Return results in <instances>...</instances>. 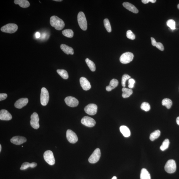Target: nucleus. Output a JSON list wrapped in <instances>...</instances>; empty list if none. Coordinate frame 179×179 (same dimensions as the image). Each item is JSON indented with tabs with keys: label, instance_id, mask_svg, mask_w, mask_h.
<instances>
[{
	"label": "nucleus",
	"instance_id": "f257e3e1",
	"mask_svg": "<svg viewBox=\"0 0 179 179\" xmlns=\"http://www.w3.org/2000/svg\"><path fill=\"white\" fill-rule=\"evenodd\" d=\"M50 23L51 26L58 30H61L65 26V23L63 20L56 16H53L51 17Z\"/></svg>",
	"mask_w": 179,
	"mask_h": 179
},
{
	"label": "nucleus",
	"instance_id": "f03ea898",
	"mask_svg": "<svg viewBox=\"0 0 179 179\" xmlns=\"http://www.w3.org/2000/svg\"><path fill=\"white\" fill-rule=\"evenodd\" d=\"M78 23L80 27L83 31L87 29V24L85 15L83 12H80L78 16Z\"/></svg>",
	"mask_w": 179,
	"mask_h": 179
},
{
	"label": "nucleus",
	"instance_id": "7ed1b4c3",
	"mask_svg": "<svg viewBox=\"0 0 179 179\" xmlns=\"http://www.w3.org/2000/svg\"><path fill=\"white\" fill-rule=\"evenodd\" d=\"M18 29V27L16 24L14 23H9L2 27L1 29L2 32L12 34L16 32Z\"/></svg>",
	"mask_w": 179,
	"mask_h": 179
},
{
	"label": "nucleus",
	"instance_id": "20e7f679",
	"mask_svg": "<svg viewBox=\"0 0 179 179\" xmlns=\"http://www.w3.org/2000/svg\"><path fill=\"white\" fill-rule=\"evenodd\" d=\"M49 99V92L46 88H42L41 89L40 100L42 106H46L48 104Z\"/></svg>",
	"mask_w": 179,
	"mask_h": 179
},
{
	"label": "nucleus",
	"instance_id": "39448f33",
	"mask_svg": "<svg viewBox=\"0 0 179 179\" xmlns=\"http://www.w3.org/2000/svg\"><path fill=\"white\" fill-rule=\"evenodd\" d=\"M176 166L175 160H170L166 164L165 169L166 172L169 173H175L176 170Z\"/></svg>",
	"mask_w": 179,
	"mask_h": 179
},
{
	"label": "nucleus",
	"instance_id": "423d86ee",
	"mask_svg": "<svg viewBox=\"0 0 179 179\" xmlns=\"http://www.w3.org/2000/svg\"><path fill=\"white\" fill-rule=\"evenodd\" d=\"M44 160L49 165H53L55 163L53 153L50 150L45 152L44 154Z\"/></svg>",
	"mask_w": 179,
	"mask_h": 179
},
{
	"label": "nucleus",
	"instance_id": "0eeeda50",
	"mask_svg": "<svg viewBox=\"0 0 179 179\" xmlns=\"http://www.w3.org/2000/svg\"><path fill=\"white\" fill-rule=\"evenodd\" d=\"M134 58L133 54L130 52H127L121 55L120 61L123 64H127L132 61Z\"/></svg>",
	"mask_w": 179,
	"mask_h": 179
},
{
	"label": "nucleus",
	"instance_id": "6e6552de",
	"mask_svg": "<svg viewBox=\"0 0 179 179\" xmlns=\"http://www.w3.org/2000/svg\"><path fill=\"white\" fill-rule=\"evenodd\" d=\"M101 156V151L99 148H97L92 154L88 159L89 163H94L99 161Z\"/></svg>",
	"mask_w": 179,
	"mask_h": 179
},
{
	"label": "nucleus",
	"instance_id": "1a4fd4ad",
	"mask_svg": "<svg viewBox=\"0 0 179 179\" xmlns=\"http://www.w3.org/2000/svg\"><path fill=\"white\" fill-rule=\"evenodd\" d=\"M98 107L96 104H88L84 108L85 112L90 115H95L97 111Z\"/></svg>",
	"mask_w": 179,
	"mask_h": 179
},
{
	"label": "nucleus",
	"instance_id": "9d476101",
	"mask_svg": "<svg viewBox=\"0 0 179 179\" xmlns=\"http://www.w3.org/2000/svg\"><path fill=\"white\" fill-rule=\"evenodd\" d=\"M31 120L30 123L32 128L35 129H37L39 128V118L38 114L36 113H34L32 114L31 116Z\"/></svg>",
	"mask_w": 179,
	"mask_h": 179
},
{
	"label": "nucleus",
	"instance_id": "9b49d317",
	"mask_svg": "<svg viewBox=\"0 0 179 179\" xmlns=\"http://www.w3.org/2000/svg\"><path fill=\"white\" fill-rule=\"evenodd\" d=\"M66 136L68 141L71 143H75L78 140V137L76 133L70 129L67 130Z\"/></svg>",
	"mask_w": 179,
	"mask_h": 179
},
{
	"label": "nucleus",
	"instance_id": "f8f14e48",
	"mask_svg": "<svg viewBox=\"0 0 179 179\" xmlns=\"http://www.w3.org/2000/svg\"><path fill=\"white\" fill-rule=\"evenodd\" d=\"M81 123L83 125L89 127H93L96 123L94 119L88 116H85L82 119Z\"/></svg>",
	"mask_w": 179,
	"mask_h": 179
},
{
	"label": "nucleus",
	"instance_id": "ddd939ff",
	"mask_svg": "<svg viewBox=\"0 0 179 179\" xmlns=\"http://www.w3.org/2000/svg\"><path fill=\"white\" fill-rule=\"evenodd\" d=\"M64 101L67 105L71 107H76L79 104V101L78 99L71 96L67 97L65 99Z\"/></svg>",
	"mask_w": 179,
	"mask_h": 179
},
{
	"label": "nucleus",
	"instance_id": "4468645a",
	"mask_svg": "<svg viewBox=\"0 0 179 179\" xmlns=\"http://www.w3.org/2000/svg\"><path fill=\"white\" fill-rule=\"evenodd\" d=\"M11 142L16 145H20L26 142V138L24 137L21 136H16L13 137L11 140Z\"/></svg>",
	"mask_w": 179,
	"mask_h": 179
},
{
	"label": "nucleus",
	"instance_id": "2eb2a0df",
	"mask_svg": "<svg viewBox=\"0 0 179 179\" xmlns=\"http://www.w3.org/2000/svg\"><path fill=\"white\" fill-rule=\"evenodd\" d=\"M80 82L82 88L84 90H88L91 88L90 83L88 80L84 77H81L80 79Z\"/></svg>",
	"mask_w": 179,
	"mask_h": 179
},
{
	"label": "nucleus",
	"instance_id": "dca6fc26",
	"mask_svg": "<svg viewBox=\"0 0 179 179\" xmlns=\"http://www.w3.org/2000/svg\"><path fill=\"white\" fill-rule=\"evenodd\" d=\"M12 118L11 114L6 109H2L0 111V119L3 121H10Z\"/></svg>",
	"mask_w": 179,
	"mask_h": 179
},
{
	"label": "nucleus",
	"instance_id": "f3484780",
	"mask_svg": "<svg viewBox=\"0 0 179 179\" xmlns=\"http://www.w3.org/2000/svg\"><path fill=\"white\" fill-rule=\"evenodd\" d=\"M28 102V99L27 98H22L16 101L14 104L15 106L17 109H20L26 106Z\"/></svg>",
	"mask_w": 179,
	"mask_h": 179
},
{
	"label": "nucleus",
	"instance_id": "a211bd4d",
	"mask_svg": "<svg viewBox=\"0 0 179 179\" xmlns=\"http://www.w3.org/2000/svg\"><path fill=\"white\" fill-rule=\"evenodd\" d=\"M123 6L125 8L127 9L128 11L132 12L134 13H138V11L137 8L133 5L128 2H124Z\"/></svg>",
	"mask_w": 179,
	"mask_h": 179
},
{
	"label": "nucleus",
	"instance_id": "6ab92c4d",
	"mask_svg": "<svg viewBox=\"0 0 179 179\" xmlns=\"http://www.w3.org/2000/svg\"><path fill=\"white\" fill-rule=\"evenodd\" d=\"M61 48L62 50L67 54L73 55L74 54L73 49L65 44H61Z\"/></svg>",
	"mask_w": 179,
	"mask_h": 179
},
{
	"label": "nucleus",
	"instance_id": "aec40b11",
	"mask_svg": "<svg viewBox=\"0 0 179 179\" xmlns=\"http://www.w3.org/2000/svg\"><path fill=\"white\" fill-rule=\"evenodd\" d=\"M118 84V81L115 79H113L111 81L109 85L106 86V90L107 91H111L112 90L116 88Z\"/></svg>",
	"mask_w": 179,
	"mask_h": 179
},
{
	"label": "nucleus",
	"instance_id": "412c9836",
	"mask_svg": "<svg viewBox=\"0 0 179 179\" xmlns=\"http://www.w3.org/2000/svg\"><path fill=\"white\" fill-rule=\"evenodd\" d=\"M14 3L18 4L22 8H26L30 6L29 2L27 0H15Z\"/></svg>",
	"mask_w": 179,
	"mask_h": 179
},
{
	"label": "nucleus",
	"instance_id": "4be33fe9",
	"mask_svg": "<svg viewBox=\"0 0 179 179\" xmlns=\"http://www.w3.org/2000/svg\"><path fill=\"white\" fill-rule=\"evenodd\" d=\"M120 130L124 137H128L130 136L131 134L130 131L127 127L123 125L120 127Z\"/></svg>",
	"mask_w": 179,
	"mask_h": 179
},
{
	"label": "nucleus",
	"instance_id": "5701e85b",
	"mask_svg": "<svg viewBox=\"0 0 179 179\" xmlns=\"http://www.w3.org/2000/svg\"><path fill=\"white\" fill-rule=\"evenodd\" d=\"M140 179H151L150 173L145 168L142 169L140 174Z\"/></svg>",
	"mask_w": 179,
	"mask_h": 179
},
{
	"label": "nucleus",
	"instance_id": "b1692460",
	"mask_svg": "<svg viewBox=\"0 0 179 179\" xmlns=\"http://www.w3.org/2000/svg\"><path fill=\"white\" fill-rule=\"evenodd\" d=\"M123 92L122 96L123 98H126L129 97L133 93L132 90L125 88H123L122 90Z\"/></svg>",
	"mask_w": 179,
	"mask_h": 179
},
{
	"label": "nucleus",
	"instance_id": "393cba45",
	"mask_svg": "<svg viewBox=\"0 0 179 179\" xmlns=\"http://www.w3.org/2000/svg\"><path fill=\"white\" fill-rule=\"evenodd\" d=\"M57 73L61 78L64 79H67L69 78L68 72L64 69H58L57 70Z\"/></svg>",
	"mask_w": 179,
	"mask_h": 179
},
{
	"label": "nucleus",
	"instance_id": "a878e982",
	"mask_svg": "<svg viewBox=\"0 0 179 179\" xmlns=\"http://www.w3.org/2000/svg\"><path fill=\"white\" fill-rule=\"evenodd\" d=\"M162 104L163 106H166L167 109H170L172 105L173 102L170 99L166 98L163 99Z\"/></svg>",
	"mask_w": 179,
	"mask_h": 179
},
{
	"label": "nucleus",
	"instance_id": "bb28decb",
	"mask_svg": "<svg viewBox=\"0 0 179 179\" xmlns=\"http://www.w3.org/2000/svg\"><path fill=\"white\" fill-rule=\"evenodd\" d=\"M62 33L64 36L69 38H73L74 35L73 31L72 30L70 29L64 30L63 31H62Z\"/></svg>",
	"mask_w": 179,
	"mask_h": 179
},
{
	"label": "nucleus",
	"instance_id": "cd10ccee",
	"mask_svg": "<svg viewBox=\"0 0 179 179\" xmlns=\"http://www.w3.org/2000/svg\"><path fill=\"white\" fill-rule=\"evenodd\" d=\"M86 63L90 69L92 71H94L96 70V66L95 65L92 61L90 60L89 58H87L85 60Z\"/></svg>",
	"mask_w": 179,
	"mask_h": 179
},
{
	"label": "nucleus",
	"instance_id": "c85d7f7f",
	"mask_svg": "<svg viewBox=\"0 0 179 179\" xmlns=\"http://www.w3.org/2000/svg\"><path fill=\"white\" fill-rule=\"evenodd\" d=\"M160 134L161 132L159 130L154 131L150 134V140L152 141L155 140V139H157L160 136Z\"/></svg>",
	"mask_w": 179,
	"mask_h": 179
},
{
	"label": "nucleus",
	"instance_id": "c756f323",
	"mask_svg": "<svg viewBox=\"0 0 179 179\" xmlns=\"http://www.w3.org/2000/svg\"><path fill=\"white\" fill-rule=\"evenodd\" d=\"M169 144H170V141H169L168 139H166L163 141L162 145L160 147V149L161 150L164 151L166 150V149L168 148Z\"/></svg>",
	"mask_w": 179,
	"mask_h": 179
},
{
	"label": "nucleus",
	"instance_id": "7c9ffc66",
	"mask_svg": "<svg viewBox=\"0 0 179 179\" xmlns=\"http://www.w3.org/2000/svg\"><path fill=\"white\" fill-rule=\"evenodd\" d=\"M104 27L106 28V31L109 33L111 32V28L109 20L108 19H105L104 20Z\"/></svg>",
	"mask_w": 179,
	"mask_h": 179
},
{
	"label": "nucleus",
	"instance_id": "2f4dec72",
	"mask_svg": "<svg viewBox=\"0 0 179 179\" xmlns=\"http://www.w3.org/2000/svg\"><path fill=\"white\" fill-rule=\"evenodd\" d=\"M166 24H167V25L171 30H174L176 29L175 22L173 19L168 20L167 22H166Z\"/></svg>",
	"mask_w": 179,
	"mask_h": 179
},
{
	"label": "nucleus",
	"instance_id": "473e14b6",
	"mask_svg": "<svg viewBox=\"0 0 179 179\" xmlns=\"http://www.w3.org/2000/svg\"><path fill=\"white\" fill-rule=\"evenodd\" d=\"M141 108L142 110L146 111H148L150 110L151 106L150 104L148 103L144 102L142 104Z\"/></svg>",
	"mask_w": 179,
	"mask_h": 179
},
{
	"label": "nucleus",
	"instance_id": "72a5a7b5",
	"mask_svg": "<svg viewBox=\"0 0 179 179\" xmlns=\"http://www.w3.org/2000/svg\"><path fill=\"white\" fill-rule=\"evenodd\" d=\"M131 78V77L129 75L127 74H124L122 78L121 84L122 85L123 87H125L126 82L128 80L130 79Z\"/></svg>",
	"mask_w": 179,
	"mask_h": 179
},
{
	"label": "nucleus",
	"instance_id": "f704fd0d",
	"mask_svg": "<svg viewBox=\"0 0 179 179\" xmlns=\"http://www.w3.org/2000/svg\"><path fill=\"white\" fill-rule=\"evenodd\" d=\"M126 37L128 39L132 40L135 39V35L130 30H129L127 32Z\"/></svg>",
	"mask_w": 179,
	"mask_h": 179
},
{
	"label": "nucleus",
	"instance_id": "c9c22d12",
	"mask_svg": "<svg viewBox=\"0 0 179 179\" xmlns=\"http://www.w3.org/2000/svg\"><path fill=\"white\" fill-rule=\"evenodd\" d=\"M31 167V163L28 162H25L22 164L21 167L20 169L21 170H25L26 169L29 167Z\"/></svg>",
	"mask_w": 179,
	"mask_h": 179
},
{
	"label": "nucleus",
	"instance_id": "e433bc0d",
	"mask_svg": "<svg viewBox=\"0 0 179 179\" xmlns=\"http://www.w3.org/2000/svg\"><path fill=\"white\" fill-rule=\"evenodd\" d=\"M135 83V81L132 78L129 79L128 81V87L130 89H132L134 87V84Z\"/></svg>",
	"mask_w": 179,
	"mask_h": 179
},
{
	"label": "nucleus",
	"instance_id": "4c0bfd02",
	"mask_svg": "<svg viewBox=\"0 0 179 179\" xmlns=\"http://www.w3.org/2000/svg\"><path fill=\"white\" fill-rule=\"evenodd\" d=\"M155 47L161 51H163L164 50V48L163 44H162L160 43V42H158V43L157 42Z\"/></svg>",
	"mask_w": 179,
	"mask_h": 179
},
{
	"label": "nucleus",
	"instance_id": "58836bf2",
	"mask_svg": "<svg viewBox=\"0 0 179 179\" xmlns=\"http://www.w3.org/2000/svg\"><path fill=\"white\" fill-rule=\"evenodd\" d=\"M7 97L6 94L1 93L0 94V101H1L6 99Z\"/></svg>",
	"mask_w": 179,
	"mask_h": 179
},
{
	"label": "nucleus",
	"instance_id": "ea45409f",
	"mask_svg": "<svg viewBox=\"0 0 179 179\" xmlns=\"http://www.w3.org/2000/svg\"><path fill=\"white\" fill-rule=\"evenodd\" d=\"M156 1V0H142V2L144 4H147L149 2H150L152 3H155Z\"/></svg>",
	"mask_w": 179,
	"mask_h": 179
},
{
	"label": "nucleus",
	"instance_id": "a19ab883",
	"mask_svg": "<svg viewBox=\"0 0 179 179\" xmlns=\"http://www.w3.org/2000/svg\"><path fill=\"white\" fill-rule=\"evenodd\" d=\"M151 40L152 41V45L153 46L155 47L157 42H156L155 39L152 38V37L151 38Z\"/></svg>",
	"mask_w": 179,
	"mask_h": 179
},
{
	"label": "nucleus",
	"instance_id": "79ce46f5",
	"mask_svg": "<svg viewBox=\"0 0 179 179\" xmlns=\"http://www.w3.org/2000/svg\"><path fill=\"white\" fill-rule=\"evenodd\" d=\"M37 164L36 163L33 162L31 163V168H34L37 166Z\"/></svg>",
	"mask_w": 179,
	"mask_h": 179
},
{
	"label": "nucleus",
	"instance_id": "37998d69",
	"mask_svg": "<svg viewBox=\"0 0 179 179\" xmlns=\"http://www.w3.org/2000/svg\"><path fill=\"white\" fill-rule=\"evenodd\" d=\"M36 37L37 38H39L41 36L39 32H37L35 34Z\"/></svg>",
	"mask_w": 179,
	"mask_h": 179
},
{
	"label": "nucleus",
	"instance_id": "c03bdc74",
	"mask_svg": "<svg viewBox=\"0 0 179 179\" xmlns=\"http://www.w3.org/2000/svg\"><path fill=\"white\" fill-rule=\"evenodd\" d=\"M176 121L177 124L179 125V116L177 118H176Z\"/></svg>",
	"mask_w": 179,
	"mask_h": 179
},
{
	"label": "nucleus",
	"instance_id": "a18cd8bd",
	"mask_svg": "<svg viewBox=\"0 0 179 179\" xmlns=\"http://www.w3.org/2000/svg\"><path fill=\"white\" fill-rule=\"evenodd\" d=\"M53 1L58 2H61L62 1V0H54Z\"/></svg>",
	"mask_w": 179,
	"mask_h": 179
},
{
	"label": "nucleus",
	"instance_id": "49530a36",
	"mask_svg": "<svg viewBox=\"0 0 179 179\" xmlns=\"http://www.w3.org/2000/svg\"><path fill=\"white\" fill-rule=\"evenodd\" d=\"M111 179H117V178L116 176H114Z\"/></svg>",
	"mask_w": 179,
	"mask_h": 179
},
{
	"label": "nucleus",
	"instance_id": "de8ad7c7",
	"mask_svg": "<svg viewBox=\"0 0 179 179\" xmlns=\"http://www.w3.org/2000/svg\"><path fill=\"white\" fill-rule=\"evenodd\" d=\"M1 145H0V152H1Z\"/></svg>",
	"mask_w": 179,
	"mask_h": 179
},
{
	"label": "nucleus",
	"instance_id": "09e8293b",
	"mask_svg": "<svg viewBox=\"0 0 179 179\" xmlns=\"http://www.w3.org/2000/svg\"><path fill=\"white\" fill-rule=\"evenodd\" d=\"M178 8L179 9V4L178 5Z\"/></svg>",
	"mask_w": 179,
	"mask_h": 179
},
{
	"label": "nucleus",
	"instance_id": "8fccbe9b",
	"mask_svg": "<svg viewBox=\"0 0 179 179\" xmlns=\"http://www.w3.org/2000/svg\"><path fill=\"white\" fill-rule=\"evenodd\" d=\"M22 147H23V146H22Z\"/></svg>",
	"mask_w": 179,
	"mask_h": 179
}]
</instances>
